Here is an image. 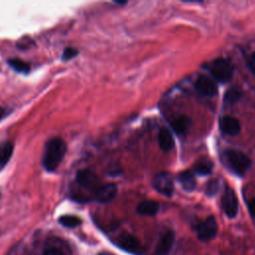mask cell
Segmentation results:
<instances>
[{
    "instance_id": "obj_1",
    "label": "cell",
    "mask_w": 255,
    "mask_h": 255,
    "mask_svg": "<svg viewBox=\"0 0 255 255\" xmlns=\"http://www.w3.org/2000/svg\"><path fill=\"white\" fill-rule=\"evenodd\" d=\"M67 151V144L61 137L50 138L44 148L42 165L47 171H55L62 162Z\"/></svg>"
},
{
    "instance_id": "obj_2",
    "label": "cell",
    "mask_w": 255,
    "mask_h": 255,
    "mask_svg": "<svg viewBox=\"0 0 255 255\" xmlns=\"http://www.w3.org/2000/svg\"><path fill=\"white\" fill-rule=\"evenodd\" d=\"M207 69L212 75L213 79L219 83H226L231 80L233 76V65L229 60L218 58L208 64Z\"/></svg>"
},
{
    "instance_id": "obj_3",
    "label": "cell",
    "mask_w": 255,
    "mask_h": 255,
    "mask_svg": "<svg viewBox=\"0 0 255 255\" xmlns=\"http://www.w3.org/2000/svg\"><path fill=\"white\" fill-rule=\"evenodd\" d=\"M224 159L228 167L238 175H243L251 164L250 158L245 153L234 149L225 151Z\"/></svg>"
},
{
    "instance_id": "obj_4",
    "label": "cell",
    "mask_w": 255,
    "mask_h": 255,
    "mask_svg": "<svg viewBox=\"0 0 255 255\" xmlns=\"http://www.w3.org/2000/svg\"><path fill=\"white\" fill-rule=\"evenodd\" d=\"M152 185L156 191L167 197H171L174 191V184L172 176L169 172L162 171L154 175Z\"/></svg>"
},
{
    "instance_id": "obj_5",
    "label": "cell",
    "mask_w": 255,
    "mask_h": 255,
    "mask_svg": "<svg viewBox=\"0 0 255 255\" xmlns=\"http://www.w3.org/2000/svg\"><path fill=\"white\" fill-rule=\"evenodd\" d=\"M221 205L227 217H236L238 213V199L235 191L229 186L225 188V191L221 197Z\"/></svg>"
},
{
    "instance_id": "obj_6",
    "label": "cell",
    "mask_w": 255,
    "mask_h": 255,
    "mask_svg": "<svg viewBox=\"0 0 255 255\" xmlns=\"http://www.w3.org/2000/svg\"><path fill=\"white\" fill-rule=\"evenodd\" d=\"M218 231V226L215 218L213 216L207 217L203 222H201L196 227V234L199 240L209 241L215 237Z\"/></svg>"
},
{
    "instance_id": "obj_7",
    "label": "cell",
    "mask_w": 255,
    "mask_h": 255,
    "mask_svg": "<svg viewBox=\"0 0 255 255\" xmlns=\"http://www.w3.org/2000/svg\"><path fill=\"white\" fill-rule=\"evenodd\" d=\"M76 180L80 186L90 191H93L94 193L101 186L98 176L90 169L79 170L76 175Z\"/></svg>"
},
{
    "instance_id": "obj_8",
    "label": "cell",
    "mask_w": 255,
    "mask_h": 255,
    "mask_svg": "<svg viewBox=\"0 0 255 255\" xmlns=\"http://www.w3.org/2000/svg\"><path fill=\"white\" fill-rule=\"evenodd\" d=\"M115 244L119 248H121L127 252L133 253V254L138 253L139 249H140V244H139V241L137 240V238L128 233L121 234L116 239Z\"/></svg>"
},
{
    "instance_id": "obj_9",
    "label": "cell",
    "mask_w": 255,
    "mask_h": 255,
    "mask_svg": "<svg viewBox=\"0 0 255 255\" xmlns=\"http://www.w3.org/2000/svg\"><path fill=\"white\" fill-rule=\"evenodd\" d=\"M197 92L206 97H214L217 94V85L215 81L207 76H199L195 82Z\"/></svg>"
},
{
    "instance_id": "obj_10",
    "label": "cell",
    "mask_w": 255,
    "mask_h": 255,
    "mask_svg": "<svg viewBox=\"0 0 255 255\" xmlns=\"http://www.w3.org/2000/svg\"><path fill=\"white\" fill-rule=\"evenodd\" d=\"M219 128L221 131L228 135H236L241 129L239 121L231 116H224L219 120Z\"/></svg>"
},
{
    "instance_id": "obj_11",
    "label": "cell",
    "mask_w": 255,
    "mask_h": 255,
    "mask_svg": "<svg viewBox=\"0 0 255 255\" xmlns=\"http://www.w3.org/2000/svg\"><path fill=\"white\" fill-rule=\"evenodd\" d=\"M118 187L114 183H108L101 185L98 190L95 192V198L101 203H107L112 201L117 195Z\"/></svg>"
},
{
    "instance_id": "obj_12",
    "label": "cell",
    "mask_w": 255,
    "mask_h": 255,
    "mask_svg": "<svg viewBox=\"0 0 255 255\" xmlns=\"http://www.w3.org/2000/svg\"><path fill=\"white\" fill-rule=\"evenodd\" d=\"M174 242V232L172 230H166L159 238L155 247L156 255H167L172 244Z\"/></svg>"
},
{
    "instance_id": "obj_13",
    "label": "cell",
    "mask_w": 255,
    "mask_h": 255,
    "mask_svg": "<svg viewBox=\"0 0 255 255\" xmlns=\"http://www.w3.org/2000/svg\"><path fill=\"white\" fill-rule=\"evenodd\" d=\"M158 144L163 151H169L174 145L173 136L168 128H162L158 132Z\"/></svg>"
},
{
    "instance_id": "obj_14",
    "label": "cell",
    "mask_w": 255,
    "mask_h": 255,
    "mask_svg": "<svg viewBox=\"0 0 255 255\" xmlns=\"http://www.w3.org/2000/svg\"><path fill=\"white\" fill-rule=\"evenodd\" d=\"M190 125H191L190 119L184 115L176 117L171 122V127L177 134H184L190 128Z\"/></svg>"
},
{
    "instance_id": "obj_15",
    "label": "cell",
    "mask_w": 255,
    "mask_h": 255,
    "mask_svg": "<svg viewBox=\"0 0 255 255\" xmlns=\"http://www.w3.org/2000/svg\"><path fill=\"white\" fill-rule=\"evenodd\" d=\"M158 210L159 204L153 200H143L136 207V212L140 215H155Z\"/></svg>"
},
{
    "instance_id": "obj_16",
    "label": "cell",
    "mask_w": 255,
    "mask_h": 255,
    "mask_svg": "<svg viewBox=\"0 0 255 255\" xmlns=\"http://www.w3.org/2000/svg\"><path fill=\"white\" fill-rule=\"evenodd\" d=\"M178 181L181 184L182 188L188 192L192 191L196 186L194 175L190 170L181 171L178 174Z\"/></svg>"
},
{
    "instance_id": "obj_17",
    "label": "cell",
    "mask_w": 255,
    "mask_h": 255,
    "mask_svg": "<svg viewBox=\"0 0 255 255\" xmlns=\"http://www.w3.org/2000/svg\"><path fill=\"white\" fill-rule=\"evenodd\" d=\"M13 144L10 141L0 143V166H4L13 153Z\"/></svg>"
},
{
    "instance_id": "obj_18",
    "label": "cell",
    "mask_w": 255,
    "mask_h": 255,
    "mask_svg": "<svg viewBox=\"0 0 255 255\" xmlns=\"http://www.w3.org/2000/svg\"><path fill=\"white\" fill-rule=\"evenodd\" d=\"M8 64L12 69L19 73H28L30 71V65L19 58H10Z\"/></svg>"
},
{
    "instance_id": "obj_19",
    "label": "cell",
    "mask_w": 255,
    "mask_h": 255,
    "mask_svg": "<svg viewBox=\"0 0 255 255\" xmlns=\"http://www.w3.org/2000/svg\"><path fill=\"white\" fill-rule=\"evenodd\" d=\"M59 223L65 227L68 228H74L79 226L82 223V220L80 217L76 216V215H62L59 218Z\"/></svg>"
},
{
    "instance_id": "obj_20",
    "label": "cell",
    "mask_w": 255,
    "mask_h": 255,
    "mask_svg": "<svg viewBox=\"0 0 255 255\" xmlns=\"http://www.w3.org/2000/svg\"><path fill=\"white\" fill-rule=\"evenodd\" d=\"M193 169L199 175H207L212 170V163L208 160H200L194 164Z\"/></svg>"
},
{
    "instance_id": "obj_21",
    "label": "cell",
    "mask_w": 255,
    "mask_h": 255,
    "mask_svg": "<svg viewBox=\"0 0 255 255\" xmlns=\"http://www.w3.org/2000/svg\"><path fill=\"white\" fill-rule=\"evenodd\" d=\"M242 95V92L237 87H231L224 95V102L228 104H233L237 102Z\"/></svg>"
},
{
    "instance_id": "obj_22",
    "label": "cell",
    "mask_w": 255,
    "mask_h": 255,
    "mask_svg": "<svg viewBox=\"0 0 255 255\" xmlns=\"http://www.w3.org/2000/svg\"><path fill=\"white\" fill-rule=\"evenodd\" d=\"M219 189V181L217 179H211L208 181L205 189V193L208 196H214Z\"/></svg>"
},
{
    "instance_id": "obj_23",
    "label": "cell",
    "mask_w": 255,
    "mask_h": 255,
    "mask_svg": "<svg viewBox=\"0 0 255 255\" xmlns=\"http://www.w3.org/2000/svg\"><path fill=\"white\" fill-rule=\"evenodd\" d=\"M78 54V50L73 48V47H68L64 50L63 54H62V59L65 60V61H68V60H71L72 58L76 57Z\"/></svg>"
},
{
    "instance_id": "obj_24",
    "label": "cell",
    "mask_w": 255,
    "mask_h": 255,
    "mask_svg": "<svg viewBox=\"0 0 255 255\" xmlns=\"http://www.w3.org/2000/svg\"><path fill=\"white\" fill-rule=\"evenodd\" d=\"M42 255H64L63 251L57 247H49L44 250Z\"/></svg>"
},
{
    "instance_id": "obj_25",
    "label": "cell",
    "mask_w": 255,
    "mask_h": 255,
    "mask_svg": "<svg viewBox=\"0 0 255 255\" xmlns=\"http://www.w3.org/2000/svg\"><path fill=\"white\" fill-rule=\"evenodd\" d=\"M247 65H248V68L250 69V71L255 74V52H253L249 59H248V62H247Z\"/></svg>"
},
{
    "instance_id": "obj_26",
    "label": "cell",
    "mask_w": 255,
    "mask_h": 255,
    "mask_svg": "<svg viewBox=\"0 0 255 255\" xmlns=\"http://www.w3.org/2000/svg\"><path fill=\"white\" fill-rule=\"evenodd\" d=\"M248 210H249V213H250L251 217L255 218V198L251 199L248 202Z\"/></svg>"
},
{
    "instance_id": "obj_27",
    "label": "cell",
    "mask_w": 255,
    "mask_h": 255,
    "mask_svg": "<svg viewBox=\"0 0 255 255\" xmlns=\"http://www.w3.org/2000/svg\"><path fill=\"white\" fill-rule=\"evenodd\" d=\"M6 110L4 109V108H2V107H0V121L5 117V115H6Z\"/></svg>"
}]
</instances>
